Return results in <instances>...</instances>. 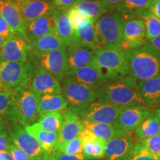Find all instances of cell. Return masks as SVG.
<instances>
[{"mask_svg": "<svg viewBox=\"0 0 160 160\" xmlns=\"http://www.w3.org/2000/svg\"><path fill=\"white\" fill-rule=\"evenodd\" d=\"M105 142L97 138L83 144V153L91 159H102L105 157Z\"/></svg>", "mask_w": 160, "mask_h": 160, "instance_id": "cell-34", "label": "cell"}, {"mask_svg": "<svg viewBox=\"0 0 160 160\" xmlns=\"http://www.w3.org/2000/svg\"><path fill=\"white\" fill-rule=\"evenodd\" d=\"M132 133L133 138L137 142L160 135V118L155 112V110L151 112V114Z\"/></svg>", "mask_w": 160, "mask_h": 160, "instance_id": "cell-26", "label": "cell"}, {"mask_svg": "<svg viewBox=\"0 0 160 160\" xmlns=\"http://www.w3.org/2000/svg\"><path fill=\"white\" fill-rule=\"evenodd\" d=\"M9 153L12 155L15 160H32L25 152L19 148L17 145L13 143L11 144L9 149Z\"/></svg>", "mask_w": 160, "mask_h": 160, "instance_id": "cell-42", "label": "cell"}, {"mask_svg": "<svg viewBox=\"0 0 160 160\" xmlns=\"http://www.w3.org/2000/svg\"><path fill=\"white\" fill-rule=\"evenodd\" d=\"M51 14L55 22V32L67 47L71 43L74 36V30L70 22L67 11L53 8Z\"/></svg>", "mask_w": 160, "mask_h": 160, "instance_id": "cell-24", "label": "cell"}, {"mask_svg": "<svg viewBox=\"0 0 160 160\" xmlns=\"http://www.w3.org/2000/svg\"><path fill=\"white\" fill-rule=\"evenodd\" d=\"M0 15L15 35L27 39L25 34L27 23L17 6L12 0H0Z\"/></svg>", "mask_w": 160, "mask_h": 160, "instance_id": "cell-17", "label": "cell"}, {"mask_svg": "<svg viewBox=\"0 0 160 160\" xmlns=\"http://www.w3.org/2000/svg\"><path fill=\"white\" fill-rule=\"evenodd\" d=\"M79 137L80 138V139L82 140L83 144L93 141V140H94L98 138L96 137V135L93 133V132L90 131L89 129L86 128L85 127H84V129L82 131H81V133H79Z\"/></svg>", "mask_w": 160, "mask_h": 160, "instance_id": "cell-45", "label": "cell"}, {"mask_svg": "<svg viewBox=\"0 0 160 160\" xmlns=\"http://www.w3.org/2000/svg\"><path fill=\"white\" fill-rule=\"evenodd\" d=\"M86 1H88V0H77V2H76L75 5H77V4H79V3H81V2H86Z\"/></svg>", "mask_w": 160, "mask_h": 160, "instance_id": "cell-55", "label": "cell"}, {"mask_svg": "<svg viewBox=\"0 0 160 160\" xmlns=\"http://www.w3.org/2000/svg\"><path fill=\"white\" fill-rule=\"evenodd\" d=\"M136 142L130 135L108 140L105 142V160H131Z\"/></svg>", "mask_w": 160, "mask_h": 160, "instance_id": "cell-13", "label": "cell"}, {"mask_svg": "<svg viewBox=\"0 0 160 160\" xmlns=\"http://www.w3.org/2000/svg\"><path fill=\"white\" fill-rule=\"evenodd\" d=\"M0 61H1V60H0ZM8 88H7L5 85H4L2 82L1 79H0V91H2V90L8 89ZM10 89H11V88H10Z\"/></svg>", "mask_w": 160, "mask_h": 160, "instance_id": "cell-52", "label": "cell"}, {"mask_svg": "<svg viewBox=\"0 0 160 160\" xmlns=\"http://www.w3.org/2000/svg\"><path fill=\"white\" fill-rule=\"evenodd\" d=\"M152 1L153 0H122L116 9L125 19H128L137 16L139 12L148 9Z\"/></svg>", "mask_w": 160, "mask_h": 160, "instance_id": "cell-31", "label": "cell"}, {"mask_svg": "<svg viewBox=\"0 0 160 160\" xmlns=\"http://www.w3.org/2000/svg\"><path fill=\"white\" fill-rule=\"evenodd\" d=\"M131 160H160V158L147 151L139 142H136Z\"/></svg>", "mask_w": 160, "mask_h": 160, "instance_id": "cell-38", "label": "cell"}, {"mask_svg": "<svg viewBox=\"0 0 160 160\" xmlns=\"http://www.w3.org/2000/svg\"><path fill=\"white\" fill-rule=\"evenodd\" d=\"M13 89L0 91V117H5L13 105Z\"/></svg>", "mask_w": 160, "mask_h": 160, "instance_id": "cell-36", "label": "cell"}, {"mask_svg": "<svg viewBox=\"0 0 160 160\" xmlns=\"http://www.w3.org/2000/svg\"><path fill=\"white\" fill-rule=\"evenodd\" d=\"M71 42L95 50L99 48V37L94 22L90 19L83 22L74 31Z\"/></svg>", "mask_w": 160, "mask_h": 160, "instance_id": "cell-22", "label": "cell"}, {"mask_svg": "<svg viewBox=\"0 0 160 160\" xmlns=\"http://www.w3.org/2000/svg\"><path fill=\"white\" fill-rule=\"evenodd\" d=\"M8 125L9 124L4 119V117H0V135L7 133V128Z\"/></svg>", "mask_w": 160, "mask_h": 160, "instance_id": "cell-49", "label": "cell"}, {"mask_svg": "<svg viewBox=\"0 0 160 160\" xmlns=\"http://www.w3.org/2000/svg\"><path fill=\"white\" fill-rule=\"evenodd\" d=\"M148 11L160 19V0H153L150 5Z\"/></svg>", "mask_w": 160, "mask_h": 160, "instance_id": "cell-46", "label": "cell"}, {"mask_svg": "<svg viewBox=\"0 0 160 160\" xmlns=\"http://www.w3.org/2000/svg\"><path fill=\"white\" fill-rule=\"evenodd\" d=\"M36 68L31 57L27 62L0 61V79L8 88H29Z\"/></svg>", "mask_w": 160, "mask_h": 160, "instance_id": "cell-6", "label": "cell"}, {"mask_svg": "<svg viewBox=\"0 0 160 160\" xmlns=\"http://www.w3.org/2000/svg\"><path fill=\"white\" fill-rule=\"evenodd\" d=\"M30 54L36 65L45 70L61 82L68 71L66 47L48 52H32Z\"/></svg>", "mask_w": 160, "mask_h": 160, "instance_id": "cell-8", "label": "cell"}, {"mask_svg": "<svg viewBox=\"0 0 160 160\" xmlns=\"http://www.w3.org/2000/svg\"><path fill=\"white\" fill-rule=\"evenodd\" d=\"M54 150L68 155H77L83 153V143L78 137L62 145H57Z\"/></svg>", "mask_w": 160, "mask_h": 160, "instance_id": "cell-35", "label": "cell"}, {"mask_svg": "<svg viewBox=\"0 0 160 160\" xmlns=\"http://www.w3.org/2000/svg\"><path fill=\"white\" fill-rule=\"evenodd\" d=\"M83 129L84 126L79 114L68 108L63 114V123L59 133L57 145H62L78 137Z\"/></svg>", "mask_w": 160, "mask_h": 160, "instance_id": "cell-19", "label": "cell"}, {"mask_svg": "<svg viewBox=\"0 0 160 160\" xmlns=\"http://www.w3.org/2000/svg\"><path fill=\"white\" fill-rule=\"evenodd\" d=\"M6 39H7V38L4 37H2V35H0V49H1L2 46L4 42L5 41Z\"/></svg>", "mask_w": 160, "mask_h": 160, "instance_id": "cell-53", "label": "cell"}, {"mask_svg": "<svg viewBox=\"0 0 160 160\" xmlns=\"http://www.w3.org/2000/svg\"><path fill=\"white\" fill-rule=\"evenodd\" d=\"M66 51L68 68L71 71L91 63L96 50L71 42L66 47Z\"/></svg>", "mask_w": 160, "mask_h": 160, "instance_id": "cell-20", "label": "cell"}, {"mask_svg": "<svg viewBox=\"0 0 160 160\" xmlns=\"http://www.w3.org/2000/svg\"><path fill=\"white\" fill-rule=\"evenodd\" d=\"M32 52H48L65 47L55 31L30 42Z\"/></svg>", "mask_w": 160, "mask_h": 160, "instance_id": "cell-29", "label": "cell"}, {"mask_svg": "<svg viewBox=\"0 0 160 160\" xmlns=\"http://www.w3.org/2000/svg\"><path fill=\"white\" fill-rule=\"evenodd\" d=\"M52 154L57 158L58 160H94L91 158L87 157L84 153H80L77 155H68L62 153L57 150H53Z\"/></svg>", "mask_w": 160, "mask_h": 160, "instance_id": "cell-40", "label": "cell"}, {"mask_svg": "<svg viewBox=\"0 0 160 160\" xmlns=\"http://www.w3.org/2000/svg\"><path fill=\"white\" fill-rule=\"evenodd\" d=\"M123 108L112 104L98 101L92 102L78 114L82 120L92 122L113 124Z\"/></svg>", "mask_w": 160, "mask_h": 160, "instance_id": "cell-11", "label": "cell"}, {"mask_svg": "<svg viewBox=\"0 0 160 160\" xmlns=\"http://www.w3.org/2000/svg\"><path fill=\"white\" fill-rule=\"evenodd\" d=\"M73 8L81 12L92 21L95 22L98 18L111 11V9L101 0H88L73 6Z\"/></svg>", "mask_w": 160, "mask_h": 160, "instance_id": "cell-30", "label": "cell"}, {"mask_svg": "<svg viewBox=\"0 0 160 160\" xmlns=\"http://www.w3.org/2000/svg\"><path fill=\"white\" fill-rule=\"evenodd\" d=\"M137 17L145 22L146 29V38L151 40L160 33V19L148 10L137 13Z\"/></svg>", "mask_w": 160, "mask_h": 160, "instance_id": "cell-33", "label": "cell"}, {"mask_svg": "<svg viewBox=\"0 0 160 160\" xmlns=\"http://www.w3.org/2000/svg\"><path fill=\"white\" fill-rule=\"evenodd\" d=\"M37 122L44 129L59 133L63 123V115L58 112H48L39 115Z\"/></svg>", "mask_w": 160, "mask_h": 160, "instance_id": "cell-32", "label": "cell"}, {"mask_svg": "<svg viewBox=\"0 0 160 160\" xmlns=\"http://www.w3.org/2000/svg\"><path fill=\"white\" fill-rule=\"evenodd\" d=\"M81 121L84 127L89 129L94 133L96 137L102 139L105 142L115 137L128 135L124 132L117 129L113 124L92 122L82 119Z\"/></svg>", "mask_w": 160, "mask_h": 160, "instance_id": "cell-28", "label": "cell"}, {"mask_svg": "<svg viewBox=\"0 0 160 160\" xmlns=\"http://www.w3.org/2000/svg\"><path fill=\"white\" fill-rule=\"evenodd\" d=\"M3 155L5 160H15L8 151H3Z\"/></svg>", "mask_w": 160, "mask_h": 160, "instance_id": "cell-51", "label": "cell"}, {"mask_svg": "<svg viewBox=\"0 0 160 160\" xmlns=\"http://www.w3.org/2000/svg\"><path fill=\"white\" fill-rule=\"evenodd\" d=\"M101 1H102L104 3H105L112 11L113 9L116 8L122 2V0H101Z\"/></svg>", "mask_w": 160, "mask_h": 160, "instance_id": "cell-48", "label": "cell"}, {"mask_svg": "<svg viewBox=\"0 0 160 160\" xmlns=\"http://www.w3.org/2000/svg\"><path fill=\"white\" fill-rule=\"evenodd\" d=\"M65 77L91 86L94 88L108 80L102 70L92 62L80 68L68 71Z\"/></svg>", "mask_w": 160, "mask_h": 160, "instance_id": "cell-16", "label": "cell"}, {"mask_svg": "<svg viewBox=\"0 0 160 160\" xmlns=\"http://www.w3.org/2000/svg\"><path fill=\"white\" fill-rule=\"evenodd\" d=\"M153 111L154 110L145 105L125 107L118 116L113 125L119 131L128 135H131Z\"/></svg>", "mask_w": 160, "mask_h": 160, "instance_id": "cell-10", "label": "cell"}, {"mask_svg": "<svg viewBox=\"0 0 160 160\" xmlns=\"http://www.w3.org/2000/svg\"><path fill=\"white\" fill-rule=\"evenodd\" d=\"M26 130L36 138L45 152L52 153L59 141V133L44 129L38 122L25 127Z\"/></svg>", "mask_w": 160, "mask_h": 160, "instance_id": "cell-25", "label": "cell"}, {"mask_svg": "<svg viewBox=\"0 0 160 160\" xmlns=\"http://www.w3.org/2000/svg\"><path fill=\"white\" fill-rule=\"evenodd\" d=\"M155 112L157 113V114L159 116V117L160 118V108H157L155 110Z\"/></svg>", "mask_w": 160, "mask_h": 160, "instance_id": "cell-56", "label": "cell"}, {"mask_svg": "<svg viewBox=\"0 0 160 160\" xmlns=\"http://www.w3.org/2000/svg\"><path fill=\"white\" fill-rule=\"evenodd\" d=\"M128 76L138 82L160 77L159 52L150 44L130 51Z\"/></svg>", "mask_w": 160, "mask_h": 160, "instance_id": "cell-3", "label": "cell"}, {"mask_svg": "<svg viewBox=\"0 0 160 160\" xmlns=\"http://www.w3.org/2000/svg\"><path fill=\"white\" fill-rule=\"evenodd\" d=\"M48 1H50V0H48Z\"/></svg>", "mask_w": 160, "mask_h": 160, "instance_id": "cell-57", "label": "cell"}, {"mask_svg": "<svg viewBox=\"0 0 160 160\" xmlns=\"http://www.w3.org/2000/svg\"><path fill=\"white\" fill-rule=\"evenodd\" d=\"M68 108V105L62 94H47L39 96V115L48 113V112H58L63 115Z\"/></svg>", "mask_w": 160, "mask_h": 160, "instance_id": "cell-27", "label": "cell"}, {"mask_svg": "<svg viewBox=\"0 0 160 160\" xmlns=\"http://www.w3.org/2000/svg\"><path fill=\"white\" fill-rule=\"evenodd\" d=\"M31 51L30 43L20 36L7 38L0 49V60L5 62H27Z\"/></svg>", "mask_w": 160, "mask_h": 160, "instance_id": "cell-12", "label": "cell"}, {"mask_svg": "<svg viewBox=\"0 0 160 160\" xmlns=\"http://www.w3.org/2000/svg\"><path fill=\"white\" fill-rule=\"evenodd\" d=\"M126 19L122 13L104 14L94 22L100 48L120 46L123 40V28Z\"/></svg>", "mask_w": 160, "mask_h": 160, "instance_id": "cell-5", "label": "cell"}, {"mask_svg": "<svg viewBox=\"0 0 160 160\" xmlns=\"http://www.w3.org/2000/svg\"><path fill=\"white\" fill-rule=\"evenodd\" d=\"M67 13L70 22H71L72 28L74 30V31L83 22H85V20L90 19L88 17H87L85 15H84L83 13H82L81 12L77 11V9L73 8L68 10L67 11Z\"/></svg>", "mask_w": 160, "mask_h": 160, "instance_id": "cell-39", "label": "cell"}, {"mask_svg": "<svg viewBox=\"0 0 160 160\" xmlns=\"http://www.w3.org/2000/svg\"><path fill=\"white\" fill-rule=\"evenodd\" d=\"M17 6L26 23L51 13L54 8L48 0H12Z\"/></svg>", "mask_w": 160, "mask_h": 160, "instance_id": "cell-18", "label": "cell"}, {"mask_svg": "<svg viewBox=\"0 0 160 160\" xmlns=\"http://www.w3.org/2000/svg\"><path fill=\"white\" fill-rule=\"evenodd\" d=\"M149 44L153 48L160 53V33L159 35H157V37L149 40Z\"/></svg>", "mask_w": 160, "mask_h": 160, "instance_id": "cell-47", "label": "cell"}, {"mask_svg": "<svg viewBox=\"0 0 160 160\" xmlns=\"http://www.w3.org/2000/svg\"><path fill=\"white\" fill-rule=\"evenodd\" d=\"M12 92L13 105L4 119L8 124L19 123L25 127L37 122L39 96L29 88H18Z\"/></svg>", "mask_w": 160, "mask_h": 160, "instance_id": "cell-2", "label": "cell"}, {"mask_svg": "<svg viewBox=\"0 0 160 160\" xmlns=\"http://www.w3.org/2000/svg\"><path fill=\"white\" fill-rule=\"evenodd\" d=\"M53 31H55V22L51 13L28 22L25 34L30 42Z\"/></svg>", "mask_w": 160, "mask_h": 160, "instance_id": "cell-21", "label": "cell"}, {"mask_svg": "<svg viewBox=\"0 0 160 160\" xmlns=\"http://www.w3.org/2000/svg\"><path fill=\"white\" fill-rule=\"evenodd\" d=\"M129 50L120 46L96 49L91 62L101 68L108 79L125 77L129 71Z\"/></svg>", "mask_w": 160, "mask_h": 160, "instance_id": "cell-4", "label": "cell"}, {"mask_svg": "<svg viewBox=\"0 0 160 160\" xmlns=\"http://www.w3.org/2000/svg\"><path fill=\"white\" fill-rule=\"evenodd\" d=\"M50 2L54 8L68 11L75 5L77 0H50Z\"/></svg>", "mask_w": 160, "mask_h": 160, "instance_id": "cell-41", "label": "cell"}, {"mask_svg": "<svg viewBox=\"0 0 160 160\" xmlns=\"http://www.w3.org/2000/svg\"><path fill=\"white\" fill-rule=\"evenodd\" d=\"M12 143L8 133L0 135V151H9Z\"/></svg>", "mask_w": 160, "mask_h": 160, "instance_id": "cell-44", "label": "cell"}, {"mask_svg": "<svg viewBox=\"0 0 160 160\" xmlns=\"http://www.w3.org/2000/svg\"><path fill=\"white\" fill-rule=\"evenodd\" d=\"M150 153L160 158V135L137 141Z\"/></svg>", "mask_w": 160, "mask_h": 160, "instance_id": "cell-37", "label": "cell"}, {"mask_svg": "<svg viewBox=\"0 0 160 160\" xmlns=\"http://www.w3.org/2000/svg\"><path fill=\"white\" fill-rule=\"evenodd\" d=\"M0 160H5L3 155V151H0Z\"/></svg>", "mask_w": 160, "mask_h": 160, "instance_id": "cell-54", "label": "cell"}, {"mask_svg": "<svg viewBox=\"0 0 160 160\" xmlns=\"http://www.w3.org/2000/svg\"><path fill=\"white\" fill-rule=\"evenodd\" d=\"M42 160H58L52 154V153L49 152H45V155L43 156V158Z\"/></svg>", "mask_w": 160, "mask_h": 160, "instance_id": "cell-50", "label": "cell"}, {"mask_svg": "<svg viewBox=\"0 0 160 160\" xmlns=\"http://www.w3.org/2000/svg\"><path fill=\"white\" fill-rule=\"evenodd\" d=\"M62 95L72 111L79 113L97 99L94 88L64 78L61 82Z\"/></svg>", "mask_w": 160, "mask_h": 160, "instance_id": "cell-7", "label": "cell"}, {"mask_svg": "<svg viewBox=\"0 0 160 160\" xmlns=\"http://www.w3.org/2000/svg\"><path fill=\"white\" fill-rule=\"evenodd\" d=\"M0 35L5 38L15 35L1 15H0Z\"/></svg>", "mask_w": 160, "mask_h": 160, "instance_id": "cell-43", "label": "cell"}, {"mask_svg": "<svg viewBox=\"0 0 160 160\" xmlns=\"http://www.w3.org/2000/svg\"><path fill=\"white\" fill-rule=\"evenodd\" d=\"M29 88L39 96L62 94L60 81L42 68L37 66Z\"/></svg>", "mask_w": 160, "mask_h": 160, "instance_id": "cell-14", "label": "cell"}, {"mask_svg": "<svg viewBox=\"0 0 160 160\" xmlns=\"http://www.w3.org/2000/svg\"><path fill=\"white\" fill-rule=\"evenodd\" d=\"M7 133L12 142L25 152L32 160H42L45 151L36 138L30 133L25 126L19 123L9 124Z\"/></svg>", "mask_w": 160, "mask_h": 160, "instance_id": "cell-9", "label": "cell"}, {"mask_svg": "<svg viewBox=\"0 0 160 160\" xmlns=\"http://www.w3.org/2000/svg\"><path fill=\"white\" fill-rule=\"evenodd\" d=\"M146 29L145 22L141 19L126 21L123 28V40L121 47L124 49L135 50L145 44Z\"/></svg>", "mask_w": 160, "mask_h": 160, "instance_id": "cell-15", "label": "cell"}, {"mask_svg": "<svg viewBox=\"0 0 160 160\" xmlns=\"http://www.w3.org/2000/svg\"><path fill=\"white\" fill-rule=\"evenodd\" d=\"M95 90L99 102L122 108L145 105L139 84L129 76L106 80Z\"/></svg>", "mask_w": 160, "mask_h": 160, "instance_id": "cell-1", "label": "cell"}, {"mask_svg": "<svg viewBox=\"0 0 160 160\" xmlns=\"http://www.w3.org/2000/svg\"><path fill=\"white\" fill-rule=\"evenodd\" d=\"M138 84L145 105L151 108H160V77L139 81Z\"/></svg>", "mask_w": 160, "mask_h": 160, "instance_id": "cell-23", "label": "cell"}]
</instances>
